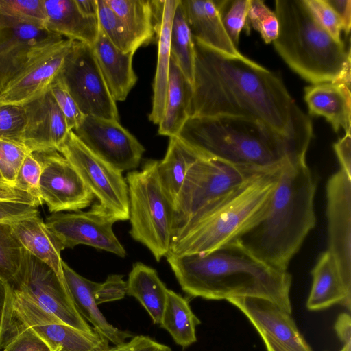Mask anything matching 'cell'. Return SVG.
<instances>
[{
	"label": "cell",
	"mask_w": 351,
	"mask_h": 351,
	"mask_svg": "<svg viewBox=\"0 0 351 351\" xmlns=\"http://www.w3.org/2000/svg\"><path fill=\"white\" fill-rule=\"evenodd\" d=\"M193 43L189 117H248L287 135L313 131L310 118L298 107L276 73L243 55L224 53L195 39Z\"/></svg>",
	"instance_id": "cell-1"
},
{
	"label": "cell",
	"mask_w": 351,
	"mask_h": 351,
	"mask_svg": "<svg viewBox=\"0 0 351 351\" xmlns=\"http://www.w3.org/2000/svg\"><path fill=\"white\" fill-rule=\"evenodd\" d=\"M181 289L210 300L266 299L291 314V276L261 261L234 240L206 254L165 256Z\"/></svg>",
	"instance_id": "cell-2"
},
{
	"label": "cell",
	"mask_w": 351,
	"mask_h": 351,
	"mask_svg": "<svg viewBox=\"0 0 351 351\" xmlns=\"http://www.w3.org/2000/svg\"><path fill=\"white\" fill-rule=\"evenodd\" d=\"M175 137L199 157L269 169L306 160L313 131L287 135L248 117H191Z\"/></svg>",
	"instance_id": "cell-3"
},
{
	"label": "cell",
	"mask_w": 351,
	"mask_h": 351,
	"mask_svg": "<svg viewBox=\"0 0 351 351\" xmlns=\"http://www.w3.org/2000/svg\"><path fill=\"white\" fill-rule=\"evenodd\" d=\"M316 189L306 160H286L265 213L234 240L267 265L287 271L315 226Z\"/></svg>",
	"instance_id": "cell-4"
},
{
	"label": "cell",
	"mask_w": 351,
	"mask_h": 351,
	"mask_svg": "<svg viewBox=\"0 0 351 351\" xmlns=\"http://www.w3.org/2000/svg\"><path fill=\"white\" fill-rule=\"evenodd\" d=\"M282 164L256 176L198 213L173 236L169 252L206 254L237 239L265 213Z\"/></svg>",
	"instance_id": "cell-5"
},
{
	"label": "cell",
	"mask_w": 351,
	"mask_h": 351,
	"mask_svg": "<svg viewBox=\"0 0 351 351\" xmlns=\"http://www.w3.org/2000/svg\"><path fill=\"white\" fill-rule=\"evenodd\" d=\"M279 24L274 46L285 62L312 84L335 81L350 60V49L317 21L304 0H276Z\"/></svg>",
	"instance_id": "cell-6"
},
{
	"label": "cell",
	"mask_w": 351,
	"mask_h": 351,
	"mask_svg": "<svg viewBox=\"0 0 351 351\" xmlns=\"http://www.w3.org/2000/svg\"><path fill=\"white\" fill-rule=\"evenodd\" d=\"M73 41L52 33L1 50L0 106H24L47 92Z\"/></svg>",
	"instance_id": "cell-7"
},
{
	"label": "cell",
	"mask_w": 351,
	"mask_h": 351,
	"mask_svg": "<svg viewBox=\"0 0 351 351\" xmlns=\"http://www.w3.org/2000/svg\"><path fill=\"white\" fill-rule=\"evenodd\" d=\"M158 161L145 160L141 169L127 173L132 238L145 245L159 262L170 251L173 232V205L160 184Z\"/></svg>",
	"instance_id": "cell-8"
},
{
	"label": "cell",
	"mask_w": 351,
	"mask_h": 351,
	"mask_svg": "<svg viewBox=\"0 0 351 351\" xmlns=\"http://www.w3.org/2000/svg\"><path fill=\"white\" fill-rule=\"evenodd\" d=\"M270 169L241 167L199 157L189 169L174 204L173 237L208 206Z\"/></svg>",
	"instance_id": "cell-9"
},
{
	"label": "cell",
	"mask_w": 351,
	"mask_h": 351,
	"mask_svg": "<svg viewBox=\"0 0 351 351\" xmlns=\"http://www.w3.org/2000/svg\"><path fill=\"white\" fill-rule=\"evenodd\" d=\"M58 152L75 169L103 208L117 221L129 219L128 186L121 172L94 154L72 130Z\"/></svg>",
	"instance_id": "cell-10"
},
{
	"label": "cell",
	"mask_w": 351,
	"mask_h": 351,
	"mask_svg": "<svg viewBox=\"0 0 351 351\" xmlns=\"http://www.w3.org/2000/svg\"><path fill=\"white\" fill-rule=\"evenodd\" d=\"M60 75L84 116L119 120L92 46L74 40Z\"/></svg>",
	"instance_id": "cell-11"
},
{
	"label": "cell",
	"mask_w": 351,
	"mask_h": 351,
	"mask_svg": "<svg viewBox=\"0 0 351 351\" xmlns=\"http://www.w3.org/2000/svg\"><path fill=\"white\" fill-rule=\"evenodd\" d=\"M117 221L96 202L88 211L54 213L45 223L63 250L85 245L124 258L126 251L112 229Z\"/></svg>",
	"instance_id": "cell-12"
},
{
	"label": "cell",
	"mask_w": 351,
	"mask_h": 351,
	"mask_svg": "<svg viewBox=\"0 0 351 351\" xmlns=\"http://www.w3.org/2000/svg\"><path fill=\"white\" fill-rule=\"evenodd\" d=\"M12 308L16 319L43 339L51 351H106L110 348L109 341L97 330L85 332L66 324L14 287Z\"/></svg>",
	"instance_id": "cell-13"
},
{
	"label": "cell",
	"mask_w": 351,
	"mask_h": 351,
	"mask_svg": "<svg viewBox=\"0 0 351 351\" xmlns=\"http://www.w3.org/2000/svg\"><path fill=\"white\" fill-rule=\"evenodd\" d=\"M13 286L32 297L42 308L66 324L85 332H93L77 311L66 284L45 263L25 250L24 260Z\"/></svg>",
	"instance_id": "cell-14"
},
{
	"label": "cell",
	"mask_w": 351,
	"mask_h": 351,
	"mask_svg": "<svg viewBox=\"0 0 351 351\" xmlns=\"http://www.w3.org/2000/svg\"><path fill=\"white\" fill-rule=\"evenodd\" d=\"M73 131L89 150L121 173L136 169L145 151L119 121L84 116Z\"/></svg>",
	"instance_id": "cell-15"
},
{
	"label": "cell",
	"mask_w": 351,
	"mask_h": 351,
	"mask_svg": "<svg viewBox=\"0 0 351 351\" xmlns=\"http://www.w3.org/2000/svg\"><path fill=\"white\" fill-rule=\"evenodd\" d=\"M42 167L40 195L51 213L80 211L95 198L77 171L58 151L35 152Z\"/></svg>",
	"instance_id": "cell-16"
},
{
	"label": "cell",
	"mask_w": 351,
	"mask_h": 351,
	"mask_svg": "<svg viewBox=\"0 0 351 351\" xmlns=\"http://www.w3.org/2000/svg\"><path fill=\"white\" fill-rule=\"evenodd\" d=\"M227 301L249 319L267 351H313L291 314L272 302L252 297L233 298Z\"/></svg>",
	"instance_id": "cell-17"
},
{
	"label": "cell",
	"mask_w": 351,
	"mask_h": 351,
	"mask_svg": "<svg viewBox=\"0 0 351 351\" xmlns=\"http://www.w3.org/2000/svg\"><path fill=\"white\" fill-rule=\"evenodd\" d=\"M328 248L343 278L351 283V177L339 169L326 184Z\"/></svg>",
	"instance_id": "cell-18"
},
{
	"label": "cell",
	"mask_w": 351,
	"mask_h": 351,
	"mask_svg": "<svg viewBox=\"0 0 351 351\" xmlns=\"http://www.w3.org/2000/svg\"><path fill=\"white\" fill-rule=\"evenodd\" d=\"M23 106L26 114L23 136L25 147L32 153L58 152L70 131L49 89Z\"/></svg>",
	"instance_id": "cell-19"
},
{
	"label": "cell",
	"mask_w": 351,
	"mask_h": 351,
	"mask_svg": "<svg viewBox=\"0 0 351 351\" xmlns=\"http://www.w3.org/2000/svg\"><path fill=\"white\" fill-rule=\"evenodd\" d=\"M179 0L151 1L154 34L158 43V58L153 82L152 108L149 120L158 125L165 108L171 59L170 37L173 18Z\"/></svg>",
	"instance_id": "cell-20"
},
{
	"label": "cell",
	"mask_w": 351,
	"mask_h": 351,
	"mask_svg": "<svg viewBox=\"0 0 351 351\" xmlns=\"http://www.w3.org/2000/svg\"><path fill=\"white\" fill-rule=\"evenodd\" d=\"M193 39L232 56H241L228 35L214 1L180 0Z\"/></svg>",
	"instance_id": "cell-21"
},
{
	"label": "cell",
	"mask_w": 351,
	"mask_h": 351,
	"mask_svg": "<svg viewBox=\"0 0 351 351\" xmlns=\"http://www.w3.org/2000/svg\"><path fill=\"white\" fill-rule=\"evenodd\" d=\"M107 88L115 101L125 100L137 81L132 67L135 51L125 53L117 48L99 28L92 46Z\"/></svg>",
	"instance_id": "cell-22"
},
{
	"label": "cell",
	"mask_w": 351,
	"mask_h": 351,
	"mask_svg": "<svg viewBox=\"0 0 351 351\" xmlns=\"http://www.w3.org/2000/svg\"><path fill=\"white\" fill-rule=\"evenodd\" d=\"M313 283L306 302L309 311H320L339 304L350 311L351 283L341 274L331 254L319 256L311 271Z\"/></svg>",
	"instance_id": "cell-23"
},
{
	"label": "cell",
	"mask_w": 351,
	"mask_h": 351,
	"mask_svg": "<svg viewBox=\"0 0 351 351\" xmlns=\"http://www.w3.org/2000/svg\"><path fill=\"white\" fill-rule=\"evenodd\" d=\"M304 97L310 114L324 117L335 132H350V88L334 82L315 84L305 87Z\"/></svg>",
	"instance_id": "cell-24"
},
{
	"label": "cell",
	"mask_w": 351,
	"mask_h": 351,
	"mask_svg": "<svg viewBox=\"0 0 351 351\" xmlns=\"http://www.w3.org/2000/svg\"><path fill=\"white\" fill-rule=\"evenodd\" d=\"M62 268L65 280L75 306L86 322L103 335L109 342L118 345L125 341L132 335L109 323L99 309L95 298L98 282L91 281L74 271L64 261Z\"/></svg>",
	"instance_id": "cell-25"
},
{
	"label": "cell",
	"mask_w": 351,
	"mask_h": 351,
	"mask_svg": "<svg viewBox=\"0 0 351 351\" xmlns=\"http://www.w3.org/2000/svg\"><path fill=\"white\" fill-rule=\"evenodd\" d=\"M48 31L64 38L93 46L99 31L97 17H88L75 0H43Z\"/></svg>",
	"instance_id": "cell-26"
},
{
	"label": "cell",
	"mask_w": 351,
	"mask_h": 351,
	"mask_svg": "<svg viewBox=\"0 0 351 351\" xmlns=\"http://www.w3.org/2000/svg\"><path fill=\"white\" fill-rule=\"evenodd\" d=\"M10 225L24 249L47 265L62 283L66 284L60 256L63 249L40 215L21 219Z\"/></svg>",
	"instance_id": "cell-27"
},
{
	"label": "cell",
	"mask_w": 351,
	"mask_h": 351,
	"mask_svg": "<svg viewBox=\"0 0 351 351\" xmlns=\"http://www.w3.org/2000/svg\"><path fill=\"white\" fill-rule=\"evenodd\" d=\"M192 94V84L171 56L165 113L158 124V134L171 138L178 134L189 118Z\"/></svg>",
	"instance_id": "cell-28"
},
{
	"label": "cell",
	"mask_w": 351,
	"mask_h": 351,
	"mask_svg": "<svg viewBox=\"0 0 351 351\" xmlns=\"http://www.w3.org/2000/svg\"><path fill=\"white\" fill-rule=\"evenodd\" d=\"M167 290L156 269L141 262L133 264L126 281V295L140 302L155 324H160Z\"/></svg>",
	"instance_id": "cell-29"
},
{
	"label": "cell",
	"mask_w": 351,
	"mask_h": 351,
	"mask_svg": "<svg viewBox=\"0 0 351 351\" xmlns=\"http://www.w3.org/2000/svg\"><path fill=\"white\" fill-rule=\"evenodd\" d=\"M198 158L176 137L169 138L165 156L158 161L157 171L163 191L173 207L186 173Z\"/></svg>",
	"instance_id": "cell-30"
},
{
	"label": "cell",
	"mask_w": 351,
	"mask_h": 351,
	"mask_svg": "<svg viewBox=\"0 0 351 351\" xmlns=\"http://www.w3.org/2000/svg\"><path fill=\"white\" fill-rule=\"evenodd\" d=\"M199 324L200 320L191 310L188 300L168 289L160 326L169 333L175 343L186 348L196 342V327Z\"/></svg>",
	"instance_id": "cell-31"
},
{
	"label": "cell",
	"mask_w": 351,
	"mask_h": 351,
	"mask_svg": "<svg viewBox=\"0 0 351 351\" xmlns=\"http://www.w3.org/2000/svg\"><path fill=\"white\" fill-rule=\"evenodd\" d=\"M123 23L136 45L151 42L154 36L153 12L149 0H105Z\"/></svg>",
	"instance_id": "cell-32"
},
{
	"label": "cell",
	"mask_w": 351,
	"mask_h": 351,
	"mask_svg": "<svg viewBox=\"0 0 351 351\" xmlns=\"http://www.w3.org/2000/svg\"><path fill=\"white\" fill-rule=\"evenodd\" d=\"M171 56L184 75L193 83L195 50L193 39L186 22L180 0L176 8L171 29Z\"/></svg>",
	"instance_id": "cell-33"
},
{
	"label": "cell",
	"mask_w": 351,
	"mask_h": 351,
	"mask_svg": "<svg viewBox=\"0 0 351 351\" xmlns=\"http://www.w3.org/2000/svg\"><path fill=\"white\" fill-rule=\"evenodd\" d=\"M25 250L10 223H0V281L14 285L21 270Z\"/></svg>",
	"instance_id": "cell-34"
},
{
	"label": "cell",
	"mask_w": 351,
	"mask_h": 351,
	"mask_svg": "<svg viewBox=\"0 0 351 351\" xmlns=\"http://www.w3.org/2000/svg\"><path fill=\"white\" fill-rule=\"evenodd\" d=\"M97 5L99 28L104 35L119 50L125 53L136 52L138 47L120 18L105 0H97Z\"/></svg>",
	"instance_id": "cell-35"
},
{
	"label": "cell",
	"mask_w": 351,
	"mask_h": 351,
	"mask_svg": "<svg viewBox=\"0 0 351 351\" xmlns=\"http://www.w3.org/2000/svg\"><path fill=\"white\" fill-rule=\"evenodd\" d=\"M219 12L224 28L237 47L241 30L247 23L250 0L214 1Z\"/></svg>",
	"instance_id": "cell-36"
},
{
	"label": "cell",
	"mask_w": 351,
	"mask_h": 351,
	"mask_svg": "<svg viewBox=\"0 0 351 351\" xmlns=\"http://www.w3.org/2000/svg\"><path fill=\"white\" fill-rule=\"evenodd\" d=\"M250 24L259 32L265 43L273 42L278 36L279 24L275 12L261 0H250L247 16V29Z\"/></svg>",
	"instance_id": "cell-37"
},
{
	"label": "cell",
	"mask_w": 351,
	"mask_h": 351,
	"mask_svg": "<svg viewBox=\"0 0 351 351\" xmlns=\"http://www.w3.org/2000/svg\"><path fill=\"white\" fill-rule=\"evenodd\" d=\"M29 152L22 143L0 139V176L3 182L14 186L19 170Z\"/></svg>",
	"instance_id": "cell-38"
},
{
	"label": "cell",
	"mask_w": 351,
	"mask_h": 351,
	"mask_svg": "<svg viewBox=\"0 0 351 351\" xmlns=\"http://www.w3.org/2000/svg\"><path fill=\"white\" fill-rule=\"evenodd\" d=\"M25 122L26 114L23 106H0V139L23 144Z\"/></svg>",
	"instance_id": "cell-39"
},
{
	"label": "cell",
	"mask_w": 351,
	"mask_h": 351,
	"mask_svg": "<svg viewBox=\"0 0 351 351\" xmlns=\"http://www.w3.org/2000/svg\"><path fill=\"white\" fill-rule=\"evenodd\" d=\"M42 167L33 153L25 156L16 176L14 186L30 194L36 200L38 206L43 204L40 195V180Z\"/></svg>",
	"instance_id": "cell-40"
},
{
	"label": "cell",
	"mask_w": 351,
	"mask_h": 351,
	"mask_svg": "<svg viewBox=\"0 0 351 351\" xmlns=\"http://www.w3.org/2000/svg\"><path fill=\"white\" fill-rule=\"evenodd\" d=\"M49 90L64 114L69 130H74L80 124L84 115L69 93L60 73L52 82Z\"/></svg>",
	"instance_id": "cell-41"
},
{
	"label": "cell",
	"mask_w": 351,
	"mask_h": 351,
	"mask_svg": "<svg viewBox=\"0 0 351 351\" xmlns=\"http://www.w3.org/2000/svg\"><path fill=\"white\" fill-rule=\"evenodd\" d=\"M2 351H51L45 341L31 328L18 320L14 332L4 344Z\"/></svg>",
	"instance_id": "cell-42"
},
{
	"label": "cell",
	"mask_w": 351,
	"mask_h": 351,
	"mask_svg": "<svg viewBox=\"0 0 351 351\" xmlns=\"http://www.w3.org/2000/svg\"><path fill=\"white\" fill-rule=\"evenodd\" d=\"M319 24L337 41H341L342 25L336 12L326 0H304Z\"/></svg>",
	"instance_id": "cell-43"
},
{
	"label": "cell",
	"mask_w": 351,
	"mask_h": 351,
	"mask_svg": "<svg viewBox=\"0 0 351 351\" xmlns=\"http://www.w3.org/2000/svg\"><path fill=\"white\" fill-rule=\"evenodd\" d=\"M121 274L108 275L106 280L97 285L95 298L97 305L121 300L126 295V281Z\"/></svg>",
	"instance_id": "cell-44"
},
{
	"label": "cell",
	"mask_w": 351,
	"mask_h": 351,
	"mask_svg": "<svg viewBox=\"0 0 351 351\" xmlns=\"http://www.w3.org/2000/svg\"><path fill=\"white\" fill-rule=\"evenodd\" d=\"M38 215L37 207L33 205L0 201V223H12Z\"/></svg>",
	"instance_id": "cell-45"
},
{
	"label": "cell",
	"mask_w": 351,
	"mask_h": 351,
	"mask_svg": "<svg viewBox=\"0 0 351 351\" xmlns=\"http://www.w3.org/2000/svg\"><path fill=\"white\" fill-rule=\"evenodd\" d=\"M106 351H172L171 348L160 343L149 336L136 335L129 341L114 345Z\"/></svg>",
	"instance_id": "cell-46"
},
{
	"label": "cell",
	"mask_w": 351,
	"mask_h": 351,
	"mask_svg": "<svg viewBox=\"0 0 351 351\" xmlns=\"http://www.w3.org/2000/svg\"><path fill=\"white\" fill-rule=\"evenodd\" d=\"M340 164V169L351 177V135L350 132L339 139L333 145Z\"/></svg>",
	"instance_id": "cell-47"
},
{
	"label": "cell",
	"mask_w": 351,
	"mask_h": 351,
	"mask_svg": "<svg viewBox=\"0 0 351 351\" xmlns=\"http://www.w3.org/2000/svg\"><path fill=\"white\" fill-rule=\"evenodd\" d=\"M0 201L20 202L38 207L30 194L3 181H0Z\"/></svg>",
	"instance_id": "cell-48"
},
{
	"label": "cell",
	"mask_w": 351,
	"mask_h": 351,
	"mask_svg": "<svg viewBox=\"0 0 351 351\" xmlns=\"http://www.w3.org/2000/svg\"><path fill=\"white\" fill-rule=\"evenodd\" d=\"M337 14L342 25V30L349 34L351 27V1L326 0Z\"/></svg>",
	"instance_id": "cell-49"
},
{
	"label": "cell",
	"mask_w": 351,
	"mask_h": 351,
	"mask_svg": "<svg viewBox=\"0 0 351 351\" xmlns=\"http://www.w3.org/2000/svg\"><path fill=\"white\" fill-rule=\"evenodd\" d=\"M335 330L344 348L351 350V318L348 313H341L335 324Z\"/></svg>",
	"instance_id": "cell-50"
},
{
	"label": "cell",
	"mask_w": 351,
	"mask_h": 351,
	"mask_svg": "<svg viewBox=\"0 0 351 351\" xmlns=\"http://www.w3.org/2000/svg\"><path fill=\"white\" fill-rule=\"evenodd\" d=\"M80 12L88 17H97V0H75Z\"/></svg>",
	"instance_id": "cell-51"
},
{
	"label": "cell",
	"mask_w": 351,
	"mask_h": 351,
	"mask_svg": "<svg viewBox=\"0 0 351 351\" xmlns=\"http://www.w3.org/2000/svg\"><path fill=\"white\" fill-rule=\"evenodd\" d=\"M339 351H351V350H348V349H346V348L342 347V348H341Z\"/></svg>",
	"instance_id": "cell-52"
},
{
	"label": "cell",
	"mask_w": 351,
	"mask_h": 351,
	"mask_svg": "<svg viewBox=\"0 0 351 351\" xmlns=\"http://www.w3.org/2000/svg\"><path fill=\"white\" fill-rule=\"evenodd\" d=\"M55 351H60V348H57Z\"/></svg>",
	"instance_id": "cell-53"
},
{
	"label": "cell",
	"mask_w": 351,
	"mask_h": 351,
	"mask_svg": "<svg viewBox=\"0 0 351 351\" xmlns=\"http://www.w3.org/2000/svg\"><path fill=\"white\" fill-rule=\"evenodd\" d=\"M0 181H3L2 178L0 176Z\"/></svg>",
	"instance_id": "cell-54"
}]
</instances>
